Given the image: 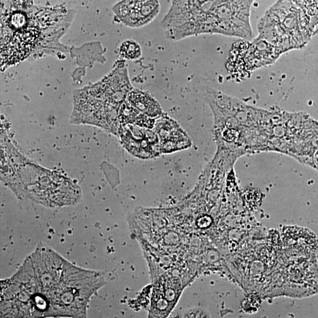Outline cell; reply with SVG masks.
<instances>
[{"mask_svg":"<svg viewBox=\"0 0 318 318\" xmlns=\"http://www.w3.org/2000/svg\"><path fill=\"white\" fill-rule=\"evenodd\" d=\"M119 109L94 94L90 89L82 91L75 101L73 121L100 127L118 135Z\"/></svg>","mask_w":318,"mask_h":318,"instance_id":"obj_6","label":"cell"},{"mask_svg":"<svg viewBox=\"0 0 318 318\" xmlns=\"http://www.w3.org/2000/svg\"><path fill=\"white\" fill-rule=\"evenodd\" d=\"M160 10L158 0H122L113 7L119 19L126 26L132 28L149 25Z\"/></svg>","mask_w":318,"mask_h":318,"instance_id":"obj_9","label":"cell"},{"mask_svg":"<svg viewBox=\"0 0 318 318\" xmlns=\"http://www.w3.org/2000/svg\"><path fill=\"white\" fill-rule=\"evenodd\" d=\"M118 136L127 152L134 157L149 160L162 154L158 137L153 129L134 124L123 125L119 127Z\"/></svg>","mask_w":318,"mask_h":318,"instance_id":"obj_7","label":"cell"},{"mask_svg":"<svg viewBox=\"0 0 318 318\" xmlns=\"http://www.w3.org/2000/svg\"><path fill=\"white\" fill-rule=\"evenodd\" d=\"M126 101L141 113L150 117L156 119L164 113L160 103L146 91L133 89L127 95Z\"/></svg>","mask_w":318,"mask_h":318,"instance_id":"obj_12","label":"cell"},{"mask_svg":"<svg viewBox=\"0 0 318 318\" xmlns=\"http://www.w3.org/2000/svg\"><path fill=\"white\" fill-rule=\"evenodd\" d=\"M10 23L12 26L15 29H22L27 23L26 16L21 13H16L12 15Z\"/></svg>","mask_w":318,"mask_h":318,"instance_id":"obj_16","label":"cell"},{"mask_svg":"<svg viewBox=\"0 0 318 318\" xmlns=\"http://www.w3.org/2000/svg\"><path fill=\"white\" fill-rule=\"evenodd\" d=\"M255 0H218L210 14L208 34H220L251 41L250 13Z\"/></svg>","mask_w":318,"mask_h":318,"instance_id":"obj_4","label":"cell"},{"mask_svg":"<svg viewBox=\"0 0 318 318\" xmlns=\"http://www.w3.org/2000/svg\"><path fill=\"white\" fill-rule=\"evenodd\" d=\"M38 36V31L35 28L24 29L16 33L2 47L3 63L14 64L25 58L31 52Z\"/></svg>","mask_w":318,"mask_h":318,"instance_id":"obj_11","label":"cell"},{"mask_svg":"<svg viewBox=\"0 0 318 318\" xmlns=\"http://www.w3.org/2000/svg\"><path fill=\"white\" fill-rule=\"evenodd\" d=\"M206 316V314L198 308L190 309L184 314V317H201Z\"/></svg>","mask_w":318,"mask_h":318,"instance_id":"obj_17","label":"cell"},{"mask_svg":"<svg viewBox=\"0 0 318 318\" xmlns=\"http://www.w3.org/2000/svg\"><path fill=\"white\" fill-rule=\"evenodd\" d=\"M156 120V118L150 117L141 113L136 117L133 124L143 127V128L153 129Z\"/></svg>","mask_w":318,"mask_h":318,"instance_id":"obj_15","label":"cell"},{"mask_svg":"<svg viewBox=\"0 0 318 318\" xmlns=\"http://www.w3.org/2000/svg\"><path fill=\"white\" fill-rule=\"evenodd\" d=\"M316 26L293 0H277L258 22V36L284 54L307 45L315 34Z\"/></svg>","mask_w":318,"mask_h":318,"instance_id":"obj_2","label":"cell"},{"mask_svg":"<svg viewBox=\"0 0 318 318\" xmlns=\"http://www.w3.org/2000/svg\"><path fill=\"white\" fill-rule=\"evenodd\" d=\"M141 112L126 101L121 105L118 111V120L120 126L133 124Z\"/></svg>","mask_w":318,"mask_h":318,"instance_id":"obj_14","label":"cell"},{"mask_svg":"<svg viewBox=\"0 0 318 318\" xmlns=\"http://www.w3.org/2000/svg\"><path fill=\"white\" fill-rule=\"evenodd\" d=\"M119 51L123 58L130 61L138 59L141 57L142 54L141 45L134 41H126L123 42Z\"/></svg>","mask_w":318,"mask_h":318,"instance_id":"obj_13","label":"cell"},{"mask_svg":"<svg viewBox=\"0 0 318 318\" xmlns=\"http://www.w3.org/2000/svg\"><path fill=\"white\" fill-rule=\"evenodd\" d=\"M133 89L125 63L120 62L107 76L90 89L97 96L120 109Z\"/></svg>","mask_w":318,"mask_h":318,"instance_id":"obj_8","label":"cell"},{"mask_svg":"<svg viewBox=\"0 0 318 318\" xmlns=\"http://www.w3.org/2000/svg\"><path fill=\"white\" fill-rule=\"evenodd\" d=\"M106 284L101 272L82 268L38 246L13 276L2 281L1 317H86Z\"/></svg>","mask_w":318,"mask_h":318,"instance_id":"obj_1","label":"cell"},{"mask_svg":"<svg viewBox=\"0 0 318 318\" xmlns=\"http://www.w3.org/2000/svg\"><path fill=\"white\" fill-rule=\"evenodd\" d=\"M153 130L160 143L162 154H168L191 148L192 141L178 123L164 113L156 118Z\"/></svg>","mask_w":318,"mask_h":318,"instance_id":"obj_10","label":"cell"},{"mask_svg":"<svg viewBox=\"0 0 318 318\" xmlns=\"http://www.w3.org/2000/svg\"><path fill=\"white\" fill-rule=\"evenodd\" d=\"M282 55L276 47L257 35L251 42L241 39L234 43L226 67L232 77L244 79L253 71L272 65Z\"/></svg>","mask_w":318,"mask_h":318,"instance_id":"obj_5","label":"cell"},{"mask_svg":"<svg viewBox=\"0 0 318 318\" xmlns=\"http://www.w3.org/2000/svg\"><path fill=\"white\" fill-rule=\"evenodd\" d=\"M218 0H172L161 22L167 38L172 41L206 34L209 15Z\"/></svg>","mask_w":318,"mask_h":318,"instance_id":"obj_3","label":"cell"}]
</instances>
